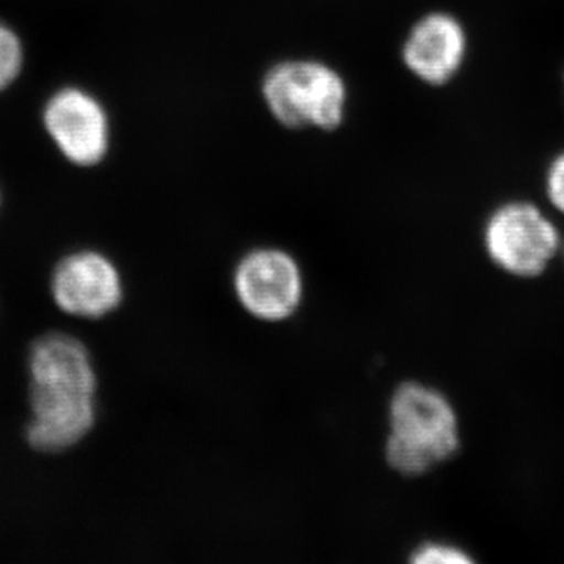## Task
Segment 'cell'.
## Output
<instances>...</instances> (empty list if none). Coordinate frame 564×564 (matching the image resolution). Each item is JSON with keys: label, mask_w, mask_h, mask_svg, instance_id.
I'll list each match as a JSON object with an SVG mask.
<instances>
[{"label": "cell", "mask_w": 564, "mask_h": 564, "mask_svg": "<svg viewBox=\"0 0 564 564\" xmlns=\"http://www.w3.org/2000/svg\"><path fill=\"white\" fill-rule=\"evenodd\" d=\"M545 196L556 212L564 215V150L549 163L544 180Z\"/></svg>", "instance_id": "cell-12"}, {"label": "cell", "mask_w": 564, "mask_h": 564, "mask_svg": "<svg viewBox=\"0 0 564 564\" xmlns=\"http://www.w3.org/2000/svg\"><path fill=\"white\" fill-rule=\"evenodd\" d=\"M562 252H563V258H564V240H563V245H562Z\"/></svg>", "instance_id": "cell-14"}, {"label": "cell", "mask_w": 564, "mask_h": 564, "mask_svg": "<svg viewBox=\"0 0 564 564\" xmlns=\"http://www.w3.org/2000/svg\"><path fill=\"white\" fill-rule=\"evenodd\" d=\"M2 202H3V198H2V188H0V207H2Z\"/></svg>", "instance_id": "cell-13"}, {"label": "cell", "mask_w": 564, "mask_h": 564, "mask_svg": "<svg viewBox=\"0 0 564 564\" xmlns=\"http://www.w3.org/2000/svg\"><path fill=\"white\" fill-rule=\"evenodd\" d=\"M386 458L403 475H422L447 462L462 447V430L454 403L440 389L408 381L389 403Z\"/></svg>", "instance_id": "cell-1"}, {"label": "cell", "mask_w": 564, "mask_h": 564, "mask_svg": "<svg viewBox=\"0 0 564 564\" xmlns=\"http://www.w3.org/2000/svg\"><path fill=\"white\" fill-rule=\"evenodd\" d=\"M25 62L28 51L20 32L9 22L0 20V95L21 79Z\"/></svg>", "instance_id": "cell-10"}, {"label": "cell", "mask_w": 564, "mask_h": 564, "mask_svg": "<svg viewBox=\"0 0 564 564\" xmlns=\"http://www.w3.org/2000/svg\"><path fill=\"white\" fill-rule=\"evenodd\" d=\"M234 285L245 310L261 321H284L302 302L299 263L289 252L276 248L248 252L237 265Z\"/></svg>", "instance_id": "cell-6"}, {"label": "cell", "mask_w": 564, "mask_h": 564, "mask_svg": "<svg viewBox=\"0 0 564 564\" xmlns=\"http://www.w3.org/2000/svg\"><path fill=\"white\" fill-rule=\"evenodd\" d=\"M28 369L33 388L88 395L98 391L90 351L70 334L50 333L36 339L29 351Z\"/></svg>", "instance_id": "cell-9"}, {"label": "cell", "mask_w": 564, "mask_h": 564, "mask_svg": "<svg viewBox=\"0 0 564 564\" xmlns=\"http://www.w3.org/2000/svg\"><path fill=\"white\" fill-rule=\"evenodd\" d=\"M411 562L415 564H473L469 552L448 543H423L414 549Z\"/></svg>", "instance_id": "cell-11"}, {"label": "cell", "mask_w": 564, "mask_h": 564, "mask_svg": "<svg viewBox=\"0 0 564 564\" xmlns=\"http://www.w3.org/2000/svg\"><path fill=\"white\" fill-rule=\"evenodd\" d=\"M562 245L555 223L533 203H505L485 223L486 254L510 276H541L562 251Z\"/></svg>", "instance_id": "cell-3"}, {"label": "cell", "mask_w": 564, "mask_h": 564, "mask_svg": "<svg viewBox=\"0 0 564 564\" xmlns=\"http://www.w3.org/2000/svg\"><path fill=\"white\" fill-rule=\"evenodd\" d=\"M31 421L25 440L41 454H62L82 443L95 429L96 395L50 391L33 388L29 391Z\"/></svg>", "instance_id": "cell-8"}, {"label": "cell", "mask_w": 564, "mask_h": 564, "mask_svg": "<svg viewBox=\"0 0 564 564\" xmlns=\"http://www.w3.org/2000/svg\"><path fill=\"white\" fill-rule=\"evenodd\" d=\"M51 296L63 314L99 321L120 307L124 285L120 270L104 252L79 250L55 263Z\"/></svg>", "instance_id": "cell-5"}, {"label": "cell", "mask_w": 564, "mask_h": 564, "mask_svg": "<svg viewBox=\"0 0 564 564\" xmlns=\"http://www.w3.org/2000/svg\"><path fill=\"white\" fill-rule=\"evenodd\" d=\"M41 124L63 161L76 169H96L109 158L113 137L109 110L80 85L52 91L41 109Z\"/></svg>", "instance_id": "cell-4"}, {"label": "cell", "mask_w": 564, "mask_h": 564, "mask_svg": "<svg viewBox=\"0 0 564 564\" xmlns=\"http://www.w3.org/2000/svg\"><path fill=\"white\" fill-rule=\"evenodd\" d=\"M469 39L458 18L447 11L423 14L402 44L404 68L430 87H443L462 70Z\"/></svg>", "instance_id": "cell-7"}, {"label": "cell", "mask_w": 564, "mask_h": 564, "mask_svg": "<svg viewBox=\"0 0 564 564\" xmlns=\"http://www.w3.org/2000/svg\"><path fill=\"white\" fill-rule=\"evenodd\" d=\"M262 101L274 121L292 131H337L350 88L339 69L318 58H285L265 70Z\"/></svg>", "instance_id": "cell-2"}]
</instances>
